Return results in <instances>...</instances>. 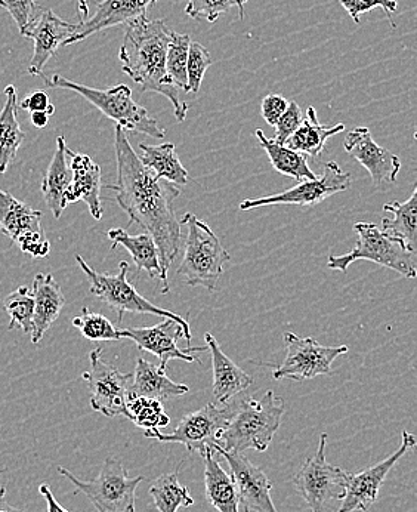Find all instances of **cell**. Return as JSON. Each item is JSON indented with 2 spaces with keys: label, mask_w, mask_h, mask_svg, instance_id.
<instances>
[{
  "label": "cell",
  "mask_w": 417,
  "mask_h": 512,
  "mask_svg": "<svg viewBox=\"0 0 417 512\" xmlns=\"http://www.w3.org/2000/svg\"><path fill=\"white\" fill-rule=\"evenodd\" d=\"M117 160V183L105 185L116 193L120 208L129 220L137 222L156 242L160 256L162 293L169 292V268L179 254L181 221L176 218L174 202L181 190L169 181L160 180L142 165L125 129L114 128Z\"/></svg>",
  "instance_id": "cell-1"
},
{
  "label": "cell",
  "mask_w": 417,
  "mask_h": 512,
  "mask_svg": "<svg viewBox=\"0 0 417 512\" xmlns=\"http://www.w3.org/2000/svg\"><path fill=\"white\" fill-rule=\"evenodd\" d=\"M171 35L172 30L163 20H150L145 15L129 21L120 46L119 60L123 72L138 83L142 92H157L168 98L174 106L176 120L184 122L190 106L181 101V89L166 73Z\"/></svg>",
  "instance_id": "cell-2"
},
{
  "label": "cell",
  "mask_w": 417,
  "mask_h": 512,
  "mask_svg": "<svg viewBox=\"0 0 417 512\" xmlns=\"http://www.w3.org/2000/svg\"><path fill=\"white\" fill-rule=\"evenodd\" d=\"M284 412L286 402L273 391H267L259 400L253 397L237 400L236 412L216 444L227 452L243 453L250 449L265 452L280 428Z\"/></svg>",
  "instance_id": "cell-3"
},
{
  "label": "cell",
  "mask_w": 417,
  "mask_h": 512,
  "mask_svg": "<svg viewBox=\"0 0 417 512\" xmlns=\"http://www.w3.org/2000/svg\"><path fill=\"white\" fill-rule=\"evenodd\" d=\"M40 77L49 88L67 89L82 95L86 101L97 107L108 119L114 120L116 125L125 131L137 132V134L148 135L159 140L165 138V129L159 126L157 120L153 119L144 107L135 103L129 86L117 85L110 89H95L71 82L61 74H52V76L42 74Z\"/></svg>",
  "instance_id": "cell-4"
},
{
  "label": "cell",
  "mask_w": 417,
  "mask_h": 512,
  "mask_svg": "<svg viewBox=\"0 0 417 512\" xmlns=\"http://www.w3.org/2000/svg\"><path fill=\"white\" fill-rule=\"evenodd\" d=\"M181 225L188 228V233L184 256L178 268L179 276L187 279L188 286H203L208 291L215 292L225 264L230 261V254L212 228L196 215L185 214Z\"/></svg>",
  "instance_id": "cell-5"
},
{
  "label": "cell",
  "mask_w": 417,
  "mask_h": 512,
  "mask_svg": "<svg viewBox=\"0 0 417 512\" xmlns=\"http://www.w3.org/2000/svg\"><path fill=\"white\" fill-rule=\"evenodd\" d=\"M354 231L358 236L357 246L347 255L330 256L327 267L347 273L352 262L366 259L389 270L397 271L406 279H416V252L412 251L403 240L370 222H357L354 225Z\"/></svg>",
  "instance_id": "cell-6"
},
{
  "label": "cell",
  "mask_w": 417,
  "mask_h": 512,
  "mask_svg": "<svg viewBox=\"0 0 417 512\" xmlns=\"http://www.w3.org/2000/svg\"><path fill=\"white\" fill-rule=\"evenodd\" d=\"M76 262L82 268L86 277H88L89 283H91L92 295L97 296L107 307L116 311L119 325H122L123 316L126 313L154 314V316L165 317V319L175 320L176 323L182 326V329H184V339L190 345L191 338H193L191 336L190 323L182 319L178 314L165 310V308H159L153 302L147 301L144 296L139 295L135 286L128 280V262H120L119 273L116 276L98 273L94 268L89 267L85 259L80 255H76Z\"/></svg>",
  "instance_id": "cell-7"
},
{
  "label": "cell",
  "mask_w": 417,
  "mask_h": 512,
  "mask_svg": "<svg viewBox=\"0 0 417 512\" xmlns=\"http://www.w3.org/2000/svg\"><path fill=\"white\" fill-rule=\"evenodd\" d=\"M58 473L76 486L98 512H135L137 489L144 477H131L116 458H107L95 480L82 481L66 468L58 467Z\"/></svg>",
  "instance_id": "cell-8"
},
{
  "label": "cell",
  "mask_w": 417,
  "mask_h": 512,
  "mask_svg": "<svg viewBox=\"0 0 417 512\" xmlns=\"http://www.w3.org/2000/svg\"><path fill=\"white\" fill-rule=\"evenodd\" d=\"M327 434L320 436L317 452L298 471L293 484L313 512H327L330 502L342 501L348 473L326 461Z\"/></svg>",
  "instance_id": "cell-9"
},
{
  "label": "cell",
  "mask_w": 417,
  "mask_h": 512,
  "mask_svg": "<svg viewBox=\"0 0 417 512\" xmlns=\"http://www.w3.org/2000/svg\"><path fill=\"white\" fill-rule=\"evenodd\" d=\"M236 407L237 400H231L222 404L221 407L209 403L202 409L185 415L171 434H163L159 430L154 433H144V436L160 443L182 444L187 447L188 452H197L202 455L205 450L213 449L222 431L233 418Z\"/></svg>",
  "instance_id": "cell-10"
},
{
  "label": "cell",
  "mask_w": 417,
  "mask_h": 512,
  "mask_svg": "<svg viewBox=\"0 0 417 512\" xmlns=\"http://www.w3.org/2000/svg\"><path fill=\"white\" fill-rule=\"evenodd\" d=\"M286 359L273 372L274 379L305 381L318 375H333L332 363L349 351L347 345L324 347L315 338L284 332Z\"/></svg>",
  "instance_id": "cell-11"
},
{
  "label": "cell",
  "mask_w": 417,
  "mask_h": 512,
  "mask_svg": "<svg viewBox=\"0 0 417 512\" xmlns=\"http://www.w3.org/2000/svg\"><path fill=\"white\" fill-rule=\"evenodd\" d=\"M101 351V348L91 351V369L82 375L91 391V407L108 418H128L129 387L134 375L122 373L117 367L105 362Z\"/></svg>",
  "instance_id": "cell-12"
},
{
  "label": "cell",
  "mask_w": 417,
  "mask_h": 512,
  "mask_svg": "<svg viewBox=\"0 0 417 512\" xmlns=\"http://www.w3.org/2000/svg\"><path fill=\"white\" fill-rule=\"evenodd\" d=\"M42 217V212L0 188V233L32 258H46L51 252V243L43 231Z\"/></svg>",
  "instance_id": "cell-13"
},
{
  "label": "cell",
  "mask_w": 417,
  "mask_h": 512,
  "mask_svg": "<svg viewBox=\"0 0 417 512\" xmlns=\"http://www.w3.org/2000/svg\"><path fill=\"white\" fill-rule=\"evenodd\" d=\"M351 180V174L342 171L338 163L329 162L324 165L323 177L317 180L301 181L295 187L273 196L244 200L240 203V209L252 211V209L271 205H298L313 208L318 203L324 202L327 197L349 190Z\"/></svg>",
  "instance_id": "cell-14"
},
{
  "label": "cell",
  "mask_w": 417,
  "mask_h": 512,
  "mask_svg": "<svg viewBox=\"0 0 417 512\" xmlns=\"http://www.w3.org/2000/svg\"><path fill=\"white\" fill-rule=\"evenodd\" d=\"M415 446V437L409 431H403L400 447L391 456L360 473H348L347 489L341 507L333 512L369 511L378 501L383 481L389 471Z\"/></svg>",
  "instance_id": "cell-15"
},
{
  "label": "cell",
  "mask_w": 417,
  "mask_h": 512,
  "mask_svg": "<svg viewBox=\"0 0 417 512\" xmlns=\"http://www.w3.org/2000/svg\"><path fill=\"white\" fill-rule=\"evenodd\" d=\"M213 450L227 461L244 512H278L271 498L273 483L261 468L252 464L243 453L227 452L218 444Z\"/></svg>",
  "instance_id": "cell-16"
},
{
  "label": "cell",
  "mask_w": 417,
  "mask_h": 512,
  "mask_svg": "<svg viewBox=\"0 0 417 512\" xmlns=\"http://www.w3.org/2000/svg\"><path fill=\"white\" fill-rule=\"evenodd\" d=\"M122 338L132 339L138 345L139 350L147 351L153 356L159 357L160 367L166 370L171 360H184L188 363L202 365V360L193 356V353L208 351V347H188L185 350L178 347L179 338H184V329L175 320L165 319L153 328H131L120 330Z\"/></svg>",
  "instance_id": "cell-17"
},
{
  "label": "cell",
  "mask_w": 417,
  "mask_h": 512,
  "mask_svg": "<svg viewBox=\"0 0 417 512\" xmlns=\"http://www.w3.org/2000/svg\"><path fill=\"white\" fill-rule=\"evenodd\" d=\"M77 24H70L55 15L51 9L42 8L30 26L21 33L35 42V52L29 64V74L42 76L48 61L54 57L60 46H66L67 40L76 32Z\"/></svg>",
  "instance_id": "cell-18"
},
{
  "label": "cell",
  "mask_w": 417,
  "mask_h": 512,
  "mask_svg": "<svg viewBox=\"0 0 417 512\" xmlns=\"http://www.w3.org/2000/svg\"><path fill=\"white\" fill-rule=\"evenodd\" d=\"M345 151L358 160L372 177L373 185L381 187L383 183H395L401 162L395 154L373 141L372 132L367 128H355L345 140Z\"/></svg>",
  "instance_id": "cell-19"
},
{
  "label": "cell",
  "mask_w": 417,
  "mask_h": 512,
  "mask_svg": "<svg viewBox=\"0 0 417 512\" xmlns=\"http://www.w3.org/2000/svg\"><path fill=\"white\" fill-rule=\"evenodd\" d=\"M156 2L157 0H103L98 3L94 17L77 24L76 32L67 40L66 46L82 42L101 30L145 17Z\"/></svg>",
  "instance_id": "cell-20"
},
{
  "label": "cell",
  "mask_w": 417,
  "mask_h": 512,
  "mask_svg": "<svg viewBox=\"0 0 417 512\" xmlns=\"http://www.w3.org/2000/svg\"><path fill=\"white\" fill-rule=\"evenodd\" d=\"M67 156L70 157L71 184L66 194L67 203L85 202L89 212L95 220L103 218V203H101L100 165L94 162L88 154L74 153L67 147Z\"/></svg>",
  "instance_id": "cell-21"
},
{
  "label": "cell",
  "mask_w": 417,
  "mask_h": 512,
  "mask_svg": "<svg viewBox=\"0 0 417 512\" xmlns=\"http://www.w3.org/2000/svg\"><path fill=\"white\" fill-rule=\"evenodd\" d=\"M205 339L212 356L213 397L219 404L231 402L253 384V379L222 351L219 342L209 332L205 333Z\"/></svg>",
  "instance_id": "cell-22"
},
{
  "label": "cell",
  "mask_w": 417,
  "mask_h": 512,
  "mask_svg": "<svg viewBox=\"0 0 417 512\" xmlns=\"http://www.w3.org/2000/svg\"><path fill=\"white\" fill-rule=\"evenodd\" d=\"M33 298H35V314H33L32 342L39 344L43 335L60 317L66 296L61 286L55 282L52 274H36L33 280Z\"/></svg>",
  "instance_id": "cell-23"
},
{
  "label": "cell",
  "mask_w": 417,
  "mask_h": 512,
  "mask_svg": "<svg viewBox=\"0 0 417 512\" xmlns=\"http://www.w3.org/2000/svg\"><path fill=\"white\" fill-rule=\"evenodd\" d=\"M71 178L73 175H71L70 163L67 162L66 138L58 137L57 148L42 181L43 199L55 220H60L69 206L66 194L70 188Z\"/></svg>",
  "instance_id": "cell-24"
},
{
  "label": "cell",
  "mask_w": 417,
  "mask_h": 512,
  "mask_svg": "<svg viewBox=\"0 0 417 512\" xmlns=\"http://www.w3.org/2000/svg\"><path fill=\"white\" fill-rule=\"evenodd\" d=\"M132 375H134L132 378L134 384L129 387V397H148V399L162 402V400L174 399L190 393L187 385L172 381L166 375V370L141 357L137 360V366Z\"/></svg>",
  "instance_id": "cell-25"
},
{
  "label": "cell",
  "mask_w": 417,
  "mask_h": 512,
  "mask_svg": "<svg viewBox=\"0 0 417 512\" xmlns=\"http://www.w3.org/2000/svg\"><path fill=\"white\" fill-rule=\"evenodd\" d=\"M205 461L206 499L218 512H239L240 498L233 476L222 468L218 453L213 449L202 453Z\"/></svg>",
  "instance_id": "cell-26"
},
{
  "label": "cell",
  "mask_w": 417,
  "mask_h": 512,
  "mask_svg": "<svg viewBox=\"0 0 417 512\" xmlns=\"http://www.w3.org/2000/svg\"><path fill=\"white\" fill-rule=\"evenodd\" d=\"M108 239L113 243L111 249L123 246L131 254L139 271H145L151 279H159L162 276L160 271V256L156 242L148 233L132 236L123 228H111L107 233Z\"/></svg>",
  "instance_id": "cell-27"
},
{
  "label": "cell",
  "mask_w": 417,
  "mask_h": 512,
  "mask_svg": "<svg viewBox=\"0 0 417 512\" xmlns=\"http://www.w3.org/2000/svg\"><path fill=\"white\" fill-rule=\"evenodd\" d=\"M5 95L6 103L0 110V174L8 171L26 138L17 120L18 101L14 86H6Z\"/></svg>",
  "instance_id": "cell-28"
},
{
  "label": "cell",
  "mask_w": 417,
  "mask_h": 512,
  "mask_svg": "<svg viewBox=\"0 0 417 512\" xmlns=\"http://www.w3.org/2000/svg\"><path fill=\"white\" fill-rule=\"evenodd\" d=\"M345 131L344 123L335 126H324L318 122L317 111L314 107L307 110V116L302 120L301 126L296 129L295 134L286 141L284 146L304 154V156L318 157L323 153L327 140L333 135Z\"/></svg>",
  "instance_id": "cell-29"
},
{
  "label": "cell",
  "mask_w": 417,
  "mask_h": 512,
  "mask_svg": "<svg viewBox=\"0 0 417 512\" xmlns=\"http://www.w3.org/2000/svg\"><path fill=\"white\" fill-rule=\"evenodd\" d=\"M141 150L142 165L153 172L160 180L169 181L175 185L188 184L187 169L182 166L181 159L176 154L175 146L172 143L150 146V144H139Z\"/></svg>",
  "instance_id": "cell-30"
},
{
  "label": "cell",
  "mask_w": 417,
  "mask_h": 512,
  "mask_svg": "<svg viewBox=\"0 0 417 512\" xmlns=\"http://www.w3.org/2000/svg\"><path fill=\"white\" fill-rule=\"evenodd\" d=\"M255 135L265 153L270 157L271 165L277 172L286 175V177L295 178L299 183L301 181L317 180V175L308 166L307 156L292 150V148L274 143L273 140L265 137L261 129H258Z\"/></svg>",
  "instance_id": "cell-31"
},
{
  "label": "cell",
  "mask_w": 417,
  "mask_h": 512,
  "mask_svg": "<svg viewBox=\"0 0 417 512\" xmlns=\"http://www.w3.org/2000/svg\"><path fill=\"white\" fill-rule=\"evenodd\" d=\"M383 211L394 215V218L382 220V230L389 231L398 239L403 240L412 251L416 252L417 234V188L406 202H391L383 206Z\"/></svg>",
  "instance_id": "cell-32"
},
{
  "label": "cell",
  "mask_w": 417,
  "mask_h": 512,
  "mask_svg": "<svg viewBox=\"0 0 417 512\" xmlns=\"http://www.w3.org/2000/svg\"><path fill=\"white\" fill-rule=\"evenodd\" d=\"M178 465L175 471L163 474L153 481L150 487V495L153 498L154 508L159 512H176L179 508H188L194 505L190 490L179 481Z\"/></svg>",
  "instance_id": "cell-33"
},
{
  "label": "cell",
  "mask_w": 417,
  "mask_h": 512,
  "mask_svg": "<svg viewBox=\"0 0 417 512\" xmlns=\"http://www.w3.org/2000/svg\"><path fill=\"white\" fill-rule=\"evenodd\" d=\"M128 419L142 428L144 433H154L171 424V418L166 415L162 402L148 397H129Z\"/></svg>",
  "instance_id": "cell-34"
},
{
  "label": "cell",
  "mask_w": 417,
  "mask_h": 512,
  "mask_svg": "<svg viewBox=\"0 0 417 512\" xmlns=\"http://www.w3.org/2000/svg\"><path fill=\"white\" fill-rule=\"evenodd\" d=\"M6 313L11 317L9 330L21 329L24 333H32L33 314H35V298L26 286L9 293L3 301Z\"/></svg>",
  "instance_id": "cell-35"
},
{
  "label": "cell",
  "mask_w": 417,
  "mask_h": 512,
  "mask_svg": "<svg viewBox=\"0 0 417 512\" xmlns=\"http://www.w3.org/2000/svg\"><path fill=\"white\" fill-rule=\"evenodd\" d=\"M191 39L188 35L172 32L166 54V73L181 91L187 92V61Z\"/></svg>",
  "instance_id": "cell-36"
},
{
  "label": "cell",
  "mask_w": 417,
  "mask_h": 512,
  "mask_svg": "<svg viewBox=\"0 0 417 512\" xmlns=\"http://www.w3.org/2000/svg\"><path fill=\"white\" fill-rule=\"evenodd\" d=\"M74 328L89 341H120V330L114 328L113 323L103 316V314L94 313L89 308H82L79 316L73 319Z\"/></svg>",
  "instance_id": "cell-37"
},
{
  "label": "cell",
  "mask_w": 417,
  "mask_h": 512,
  "mask_svg": "<svg viewBox=\"0 0 417 512\" xmlns=\"http://www.w3.org/2000/svg\"><path fill=\"white\" fill-rule=\"evenodd\" d=\"M249 0H188L185 6V14L194 20H206L209 23H215L219 15L230 11L233 6H237L240 11V20L244 17V5Z\"/></svg>",
  "instance_id": "cell-38"
},
{
  "label": "cell",
  "mask_w": 417,
  "mask_h": 512,
  "mask_svg": "<svg viewBox=\"0 0 417 512\" xmlns=\"http://www.w3.org/2000/svg\"><path fill=\"white\" fill-rule=\"evenodd\" d=\"M210 66H212V57H210L208 49L202 43L191 42L187 61V92L197 94L200 91V86H202Z\"/></svg>",
  "instance_id": "cell-39"
},
{
  "label": "cell",
  "mask_w": 417,
  "mask_h": 512,
  "mask_svg": "<svg viewBox=\"0 0 417 512\" xmlns=\"http://www.w3.org/2000/svg\"><path fill=\"white\" fill-rule=\"evenodd\" d=\"M338 2L344 6L345 11L351 15L352 20L357 24H360L361 15L373 11V9L381 8L388 17L389 23L395 29V23L392 20V14L397 11L398 6L395 0H338Z\"/></svg>",
  "instance_id": "cell-40"
},
{
  "label": "cell",
  "mask_w": 417,
  "mask_h": 512,
  "mask_svg": "<svg viewBox=\"0 0 417 512\" xmlns=\"http://www.w3.org/2000/svg\"><path fill=\"white\" fill-rule=\"evenodd\" d=\"M302 120H304V113H302L301 107L296 101H290L287 110L284 111L283 116L278 119L276 123V137H274V143L284 146L286 141L295 134L296 129L301 126Z\"/></svg>",
  "instance_id": "cell-41"
},
{
  "label": "cell",
  "mask_w": 417,
  "mask_h": 512,
  "mask_svg": "<svg viewBox=\"0 0 417 512\" xmlns=\"http://www.w3.org/2000/svg\"><path fill=\"white\" fill-rule=\"evenodd\" d=\"M0 6L14 18L20 33L30 26L40 9L36 0H0Z\"/></svg>",
  "instance_id": "cell-42"
},
{
  "label": "cell",
  "mask_w": 417,
  "mask_h": 512,
  "mask_svg": "<svg viewBox=\"0 0 417 512\" xmlns=\"http://www.w3.org/2000/svg\"><path fill=\"white\" fill-rule=\"evenodd\" d=\"M286 98L281 97V95L270 94L262 100V117H264L265 122L270 126H276L278 119L283 116L284 111L287 110Z\"/></svg>",
  "instance_id": "cell-43"
},
{
  "label": "cell",
  "mask_w": 417,
  "mask_h": 512,
  "mask_svg": "<svg viewBox=\"0 0 417 512\" xmlns=\"http://www.w3.org/2000/svg\"><path fill=\"white\" fill-rule=\"evenodd\" d=\"M18 107L23 110L30 111H46L49 116L55 113V107L49 103V95L46 94L45 91H35L33 94H30L29 97L24 98Z\"/></svg>",
  "instance_id": "cell-44"
},
{
  "label": "cell",
  "mask_w": 417,
  "mask_h": 512,
  "mask_svg": "<svg viewBox=\"0 0 417 512\" xmlns=\"http://www.w3.org/2000/svg\"><path fill=\"white\" fill-rule=\"evenodd\" d=\"M39 493L42 495V498L45 499L48 512H69L66 508H63L58 504V501L54 498V493L51 492V487H49L48 484H40Z\"/></svg>",
  "instance_id": "cell-45"
},
{
  "label": "cell",
  "mask_w": 417,
  "mask_h": 512,
  "mask_svg": "<svg viewBox=\"0 0 417 512\" xmlns=\"http://www.w3.org/2000/svg\"><path fill=\"white\" fill-rule=\"evenodd\" d=\"M49 114L46 111H33L30 113V122L37 129H43L48 126L49 123Z\"/></svg>",
  "instance_id": "cell-46"
},
{
  "label": "cell",
  "mask_w": 417,
  "mask_h": 512,
  "mask_svg": "<svg viewBox=\"0 0 417 512\" xmlns=\"http://www.w3.org/2000/svg\"><path fill=\"white\" fill-rule=\"evenodd\" d=\"M0 512H23L18 508L12 507L8 501H6V489L0 487Z\"/></svg>",
  "instance_id": "cell-47"
},
{
  "label": "cell",
  "mask_w": 417,
  "mask_h": 512,
  "mask_svg": "<svg viewBox=\"0 0 417 512\" xmlns=\"http://www.w3.org/2000/svg\"><path fill=\"white\" fill-rule=\"evenodd\" d=\"M77 8H79L80 20L85 21L88 20L89 15V6L86 0H76Z\"/></svg>",
  "instance_id": "cell-48"
}]
</instances>
